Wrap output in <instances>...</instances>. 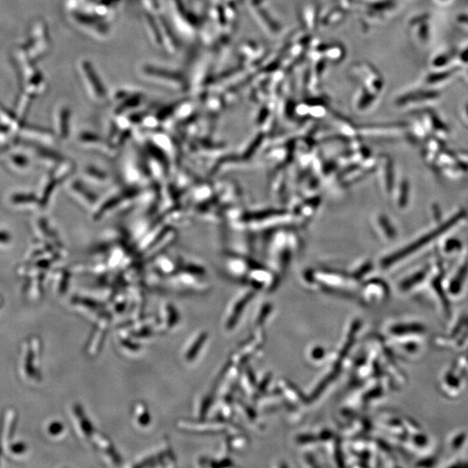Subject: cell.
Returning a JSON list of instances; mask_svg holds the SVG:
<instances>
[{
	"instance_id": "9a60e30c",
	"label": "cell",
	"mask_w": 468,
	"mask_h": 468,
	"mask_svg": "<svg viewBox=\"0 0 468 468\" xmlns=\"http://www.w3.org/2000/svg\"><path fill=\"white\" fill-rule=\"evenodd\" d=\"M453 364L461 371L465 378H467L468 379V353L464 351L462 354H460L457 357Z\"/></svg>"
},
{
	"instance_id": "30bf717a",
	"label": "cell",
	"mask_w": 468,
	"mask_h": 468,
	"mask_svg": "<svg viewBox=\"0 0 468 468\" xmlns=\"http://www.w3.org/2000/svg\"><path fill=\"white\" fill-rule=\"evenodd\" d=\"M429 274V268H423L422 270L416 271L414 273L404 278L399 284V288L404 294L414 291L428 280Z\"/></svg>"
},
{
	"instance_id": "d6986e66",
	"label": "cell",
	"mask_w": 468,
	"mask_h": 468,
	"mask_svg": "<svg viewBox=\"0 0 468 468\" xmlns=\"http://www.w3.org/2000/svg\"><path fill=\"white\" fill-rule=\"evenodd\" d=\"M401 195L400 199V206H407L409 198V183L408 181H402L401 188H400Z\"/></svg>"
},
{
	"instance_id": "4fadbf2b",
	"label": "cell",
	"mask_w": 468,
	"mask_h": 468,
	"mask_svg": "<svg viewBox=\"0 0 468 468\" xmlns=\"http://www.w3.org/2000/svg\"><path fill=\"white\" fill-rule=\"evenodd\" d=\"M458 51L453 49H446L439 51L433 56L430 65L433 70H442L452 66L453 62L457 58Z\"/></svg>"
},
{
	"instance_id": "5bb4252c",
	"label": "cell",
	"mask_w": 468,
	"mask_h": 468,
	"mask_svg": "<svg viewBox=\"0 0 468 468\" xmlns=\"http://www.w3.org/2000/svg\"><path fill=\"white\" fill-rule=\"evenodd\" d=\"M468 435L465 431H458L450 436L449 447L453 453L460 452L466 447Z\"/></svg>"
},
{
	"instance_id": "9c48e42d",
	"label": "cell",
	"mask_w": 468,
	"mask_h": 468,
	"mask_svg": "<svg viewBox=\"0 0 468 468\" xmlns=\"http://www.w3.org/2000/svg\"><path fill=\"white\" fill-rule=\"evenodd\" d=\"M82 72H84L86 80L88 82L89 88L91 89L93 93L98 98H105L106 89L105 85L102 84V81H100L98 75L96 74V71L93 69L91 63L87 61L82 62Z\"/></svg>"
},
{
	"instance_id": "ffe728a7",
	"label": "cell",
	"mask_w": 468,
	"mask_h": 468,
	"mask_svg": "<svg viewBox=\"0 0 468 468\" xmlns=\"http://www.w3.org/2000/svg\"><path fill=\"white\" fill-rule=\"evenodd\" d=\"M461 247V243L459 240L457 239H450L447 240L445 244V252L447 254H452V253L456 252V251L459 250Z\"/></svg>"
},
{
	"instance_id": "603a6c76",
	"label": "cell",
	"mask_w": 468,
	"mask_h": 468,
	"mask_svg": "<svg viewBox=\"0 0 468 468\" xmlns=\"http://www.w3.org/2000/svg\"><path fill=\"white\" fill-rule=\"evenodd\" d=\"M118 1H119V0H102L101 3H102V6H110L115 4V3L118 2Z\"/></svg>"
},
{
	"instance_id": "52a82bcc",
	"label": "cell",
	"mask_w": 468,
	"mask_h": 468,
	"mask_svg": "<svg viewBox=\"0 0 468 468\" xmlns=\"http://www.w3.org/2000/svg\"><path fill=\"white\" fill-rule=\"evenodd\" d=\"M468 277V260H466L450 278L449 284L447 285V290L451 297L458 298L462 294L465 285H466Z\"/></svg>"
},
{
	"instance_id": "d4e9b609",
	"label": "cell",
	"mask_w": 468,
	"mask_h": 468,
	"mask_svg": "<svg viewBox=\"0 0 468 468\" xmlns=\"http://www.w3.org/2000/svg\"><path fill=\"white\" fill-rule=\"evenodd\" d=\"M437 2H439L440 4H447L450 2V0H436Z\"/></svg>"
},
{
	"instance_id": "7c38bea8",
	"label": "cell",
	"mask_w": 468,
	"mask_h": 468,
	"mask_svg": "<svg viewBox=\"0 0 468 468\" xmlns=\"http://www.w3.org/2000/svg\"><path fill=\"white\" fill-rule=\"evenodd\" d=\"M74 19L75 21L84 28L93 30V33L100 36H105L109 33V27L102 23L101 20L94 18V17L86 15L84 13H75Z\"/></svg>"
},
{
	"instance_id": "7a4b0ae2",
	"label": "cell",
	"mask_w": 468,
	"mask_h": 468,
	"mask_svg": "<svg viewBox=\"0 0 468 468\" xmlns=\"http://www.w3.org/2000/svg\"><path fill=\"white\" fill-rule=\"evenodd\" d=\"M435 346L440 349L458 350L468 343V316L460 315L451 325L445 335L436 336Z\"/></svg>"
},
{
	"instance_id": "2e32d148",
	"label": "cell",
	"mask_w": 468,
	"mask_h": 468,
	"mask_svg": "<svg viewBox=\"0 0 468 468\" xmlns=\"http://www.w3.org/2000/svg\"><path fill=\"white\" fill-rule=\"evenodd\" d=\"M147 26H149V28L152 30L151 35L154 37V41L159 44L163 43L161 30L159 29V27L156 26V20L153 19V17L147 16Z\"/></svg>"
},
{
	"instance_id": "8fae6325",
	"label": "cell",
	"mask_w": 468,
	"mask_h": 468,
	"mask_svg": "<svg viewBox=\"0 0 468 468\" xmlns=\"http://www.w3.org/2000/svg\"><path fill=\"white\" fill-rule=\"evenodd\" d=\"M460 71V68L459 65L442 69V70H433L430 73L426 75L424 78L425 84L429 86V87L442 84L443 82L452 79Z\"/></svg>"
},
{
	"instance_id": "ac0fdd59",
	"label": "cell",
	"mask_w": 468,
	"mask_h": 468,
	"mask_svg": "<svg viewBox=\"0 0 468 468\" xmlns=\"http://www.w3.org/2000/svg\"><path fill=\"white\" fill-rule=\"evenodd\" d=\"M380 224L381 227H383V229L386 232L388 238H395V235H397V233H395L394 227L391 226L390 220L388 219L387 217H380Z\"/></svg>"
},
{
	"instance_id": "7402d4cb",
	"label": "cell",
	"mask_w": 468,
	"mask_h": 468,
	"mask_svg": "<svg viewBox=\"0 0 468 468\" xmlns=\"http://www.w3.org/2000/svg\"><path fill=\"white\" fill-rule=\"evenodd\" d=\"M457 60L461 64H468V46L458 53Z\"/></svg>"
},
{
	"instance_id": "ba28073f",
	"label": "cell",
	"mask_w": 468,
	"mask_h": 468,
	"mask_svg": "<svg viewBox=\"0 0 468 468\" xmlns=\"http://www.w3.org/2000/svg\"><path fill=\"white\" fill-rule=\"evenodd\" d=\"M144 74L152 78L161 79V81L168 82L172 85L185 87V79L177 72L164 70V69L146 66L143 68Z\"/></svg>"
},
{
	"instance_id": "cb8c5ba5",
	"label": "cell",
	"mask_w": 468,
	"mask_h": 468,
	"mask_svg": "<svg viewBox=\"0 0 468 468\" xmlns=\"http://www.w3.org/2000/svg\"><path fill=\"white\" fill-rule=\"evenodd\" d=\"M464 114L468 119V101L464 105Z\"/></svg>"
},
{
	"instance_id": "44dd1931",
	"label": "cell",
	"mask_w": 468,
	"mask_h": 468,
	"mask_svg": "<svg viewBox=\"0 0 468 468\" xmlns=\"http://www.w3.org/2000/svg\"><path fill=\"white\" fill-rule=\"evenodd\" d=\"M456 20L458 25L468 30V12H460L457 15Z\"/></svg>"
},
{
	"instance_id": "8992f818",
	"label": "cell",
	"mask_w": 468,
	"mask_h": 468,
	"mask_svg": "<svg viewBox=\"0 0 468 468\" xmlns=\"http://www.w3.org/2000/svg\"><path fill=\"white\" fill-rule=\"evenodd\" d=\"M440 96H442V93L438 89L428 86V88L414 89L406 93L399 99V103L401 105H423V103L435 102L440 99Z\"/></svg>"
},
{
	"instance_id": "3957f363",
	"label": "cell",
	"mask_w": 468,
	"mask_h": 468,
	"mask_svg": "<svg viewBox=\"0 0 468 468\" xmlns=\"http://www.w3.org/2000/svg\"><path fill=\"white\" fill-rule=\"evenodd\" d=\"M464 375L453 364L444 371L440 379V388L442 393L449 398L459 397L465 387Z\"/></svg>"
},
{
	"instance_id": "5b68a950",
	"label": "cell",
	"mask_w": 468,
	"mask_h": 468,
	"mask_svg": "<svg viewBox=\"0 0 468 468\" xmlns=\"http://www.w3.org/2000/svg\"><path fill=\"white\" fill-rule=\"evenodd\" d=\"M431 13H418L409 21L416 40L421 44H428L432 37Z\"/></svg>"
},
{
	"instance_id": "6da1fadb",
	"label": "cell",
	"mask_w": 468,
	"mask_h": 468,
	"mask_svg": "<svg viewBox=\"0 0 468 468\" xmlns=\"http://www.w3.org/2000/svg\"><path fill=\"white\" fill-rule=\"evenodd\" d=\"M466 215V212H465L464 210H461L457 215L451 217L449 220H447L446 222H444L439 227H437L436 229L425 234V235H423L421 238L418 239V240H416V242H413L411 245L405 247V249L398 251V252L393 254V255L388 257L386 261L384 260V266L390 267L391 264L404 259L405 257L411 255L413 253L422 249L423 246L428 245V244L433 242V240L438 238L439 236L447 232V230L452 228V227L456 226L458 222L462 220Z\"/></svg>"
},
{
	"instance_id": "484cf974",
	"label": "cell",
	"mask_w": 468,
	"mask_h": 468,
	"mask_svg": "<svg viewBox=\"0 0 468 468\" xmlns=\"http://www.w3.org/2000/svg\"><path fill=\"white\" fill-rule=\"evenodd\" d=\"M466 352H467V353H468V350H466Z\"/></svg>"
},
{
	"instance_id": "e0dca14e",
	"label": "cell",
	"mask_w": 468,
	"mask_h": 468,
	"mask_svg": "<svg viewBox=\"0 0 468 468\" xmlns=\"http://www.w3.org/2000/svg\"><path fill=\"white\" fill-rule=\"evenodd\" d=\"M135 415L137 418V422H138L139 424L145 425L147 423H149L146 420H144V417L150 418V416L147 414L146 411L145 405L136 404V407L135 408Z\"/></svg>"
},
{
	"instance_id": "277c9868",
	"label": "cell",
	"mask_w": 468,
	"mask_h": 468,
	"mask_svg": "<svg viewBox=\"0 0 468 468\" xmlns=\"http://www.w3.org/2000/svg\"><path fill=\"white\" fill-rule=\"evenodd\" d=\"M391 336L397 341L423 339L426 340L428 328L421 322L406 321L395 323L390 328Z\"/></svg>"
}]
</instances>
